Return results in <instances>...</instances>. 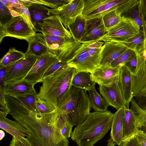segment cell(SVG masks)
<instances>
[{
    "instance_id": "obj_6",
    "label": "cell",
    "mask_w": 146,
    "mask_h": 146,
    "mask_svg": "<svg viewBox=\"0 0 146 146\" xmlns=\"http://www.w3.org/2000/svg\"><path fill=\"white\" fill-rule=\"evenodd\" d=\"M82 15L88 20L102 17L115 10L122 14L134 4L137 0H84Z\"/></svg>"
},
{
    "instance_id": "obj_49",
    "label": "cell",
    "mask_w": 146,
    "mask_h": 146,
    "mask_svg": "<svg viewBox=\"0 0 146 146\" xmlns=\"http://www.w3.org/2000/svg\"><path fill=\"white\" fill-rule=\"evenodd\" d=\"M135 136L141 146H146V136L137 132Z\"/></svg>"
},
{
    "instance_id": "obj_18",
    "label": "cell",
    "mask_w": 146,
    "mask_h": 146,
    "mask_svg": "<svg viewBox=\"0 0 146 146\" xmlns=\"http://www.w3.org/2000/svg\"><path fill=\"white\" fill-rule=\"evenodd\" d=\"M124 109L121 108L114 113L112 121L110 138L107 141V146H120L121 143L123 127Z\"/></svg>"
},
{
    "instance_id": "obj_11",
    "label": "cell",
    "mask_w": 146,
    "mask_h": 146,
    "mask_svg": "<svg viewBox=\"0 0 146 146\" xmlns=\"http://www.w3.org/2000/svg\"><path fill=\"white\" fill-rule=\"evenodd\" d=\"M36 57L34 65L24 79L34 85L42 82L43 77L48 69L60 60L56 55L50 52Z\"/></svg>"
},
{
    "instance_id": "obj_25",
    "label": "cell",
    "mask_w": 146,
    "mask_h": 146,
    "mask_svg": "<svg viewBox=\"0 0 146 146\" xmlns=\"http://www.w3.org/2000/svg\"><path fill=\"white\" fill-rule=\"evenodd\" d=\"M96 83L92 80L90 73L81 71L77 72L74 76L72 85L88 91L95 87Z\"/></svg>"
},
{
    "instance_id": "obj_28",
    "label": "cell",
    "mask_w": 146,
    "mask_h": 146,
    "mask_svg": "<svg viewBox=\"0 0 146 146\" xmlns=\"http://www.w3.org/2000/svg\"><path fill=\"white\" fill-rule=\"evenodd\" d=\"M88 92L92 107L93 109L96 111L103 112L107 111L109 105L97 92L95 88Z\"/></svg>"
},
{
    "instance_id": "obj_24",
    "label": "cell",
    "mask_w": 146,
    "mask_h": 146,
    "mask_svg": "<svg viewBox=\"0 0 146 146\" xmlns=\"http://www.w3.org/2000/svg\"><path fill=\"white\" fill-rule=\"evenodd\" d=\"M137 132L133 111L131 108L124 109L122 143L135 136Z\"/></svg>"
},
{
    "instance_id": "obj_41",
    "label": "cell",
    "mask_w": 146,
    "mask_h": 146,
    "mask_svg": "<svg viewBox=\"0 0 146 146\" xmlns=\"http://www.w3.org/2000/svg\"><path fill=\"white\" fill-rule=\"evenodd\" d=\"M142 108L146 106V87L133 98Z\"/></svg>"
},
{
    "instance_id": "obj_52",
    "label": "cell",
    "mask_w": 146,
    "mask_h": 146,
    "mask_svg": "<svg viewBox=\"0 0 146 146\" xmlns=\"http://www.w3.org/2000/svg\"><path fill=\"white\" fill-rule=\"evenodd\" d=\"M143 109L146 112V106Z\"/></svg>"
},
{
    "instance_id": "obj_39",
    "label": "cell",
    "mask_w": 146,
    "mask_h": 146,
    "mask_svg": "<svg viewBox=\"0 0 146 146\" xmlns=\"http://www.w3.org/2000/svg\"><path fill=\"white\" fill-rule=\"evenodd\" d=\"M139 0L127 10L121 14V17L130 18L134 21L140 17L139 7Z\"/></svg>"
},
{
    "instance_id": "obj_35",
    "label": "cell",
    "mask_w": 146,
    "mask_h": 146,
    "mask_svg": "<svg viewBox=\"0 0 146 146\" xmlns=\"http://www.w3.org/2000/svg\"><path fill=\"white\" fill-rule=\"evenodd\" d=\"M136 55L135 51L130 49L127 50L110 64L113 67L120 68Z\"/></svg>"
},
{
    "instance_id": "obj_36",
    "label": "cell",
    "mask_w": 146,
    "mask_h": 146,
    "mask_svg": "<svg viewBox=\"0 0 146 146\" xmlns=\"http://www.w3.org/2000/svg\"><path fill=\"white\" fill-rule=\"evenodd\" d=\"M14 17L9 8L0 1V28L5 27Z\"/></svg>"
},
{
    "instance_id": "obj_3",
    "label": "cell",
    "mask_w": 146,
    "mask_h": 146,
    "mask_svg": "<svg viewBox=\"0 0 146 146\" xmlns=\"http://www.w3.org/2000/svg\"><path fill=\"white\" fill-rule=\"evenodd\" d=\"M114 113L109 111L90 113L72 131V140L78 146H94L111 128Z\"/></svg>"
},
{
    "instance_id": "obj_33",
    "label": "cell",
    "mask_w": 146,
    "mask_h": 146,
    "mask_svg": "<svg viewBox=\"0 0 146 146\" xmlns=\"http://www.w3.org/2000/svg\"><path fill=\"white\" fill-rule=\"evenodd\" d=\"M144 41V34L142 30H140V33L138 35L117 42L123 44L128 48L138 51L142 46Z\"/></svg>"
},
{
    "instance_id": "obj_17",
    "label": "cell",
    "mask_w": 146,
    "mask_h": 146,
    "mask_svg": "<svg viewBox=\"0 0 146 146\" xmlns=\"http://www.w3.org/2000/svg\"><path fill=\"white\" fill-rule=\"evenodd\" d=\"M106 33L102 17L86 20L85 32L80 43L95 41Z\"/></svg>"
},
{
    "instance_id": "obj_46",
    "label": "cell",
    "mask_w": 146,
    "mask_h": 146,
    "mask_svg": "<svg viewBox=\"0 0 146 146\" xmlns=\"http://www.w3.org/2000/svg\"><path fill=\"white\" fill-rule=\"evenodd\" d=\"M119 146H141L135 135L121 143Z\"/></svg>"
},
{
    "instance_id": "obj_9",
    "label": "cell",
    "mask_w": 146,
    "mask_h": 146,
    "mask_svg": "<svg viewBox=\"0 0 146 146\" xmlns=\"http://www.w3.org/2000/svg\"><path fill=\"white\" fill-rule=\"evenodd\" d=\"M36 32L29 27L20 16L15 17L5 27L0 28V43L6 36L24 40L28 42L35 36Z\"/></svg>"
},
{
    "instance_id": "obj_27",
    "label": "cell",
    "mask_w": 146,
    "mask_h": 146,
    "mask_svg": "<svg viewBox=\"0 0 146 146\" xmlns=\"http://www.w3.org/2000/svg\"><path fill=\"white\" fill-rule=\"evenodd\" d=\"M86 22V20L81 14L78 15L75 21L69 25L68 29L72 36L77 42L80 43L85 32Z\"/></svg>"
},
{
    "instance_id": "obj_16",
    "label": "cell",
    "mask_w": 146,
    "mask_h": 146,
    "mask_svg": "<svg viewBox=\"0 0 146 146\" xmlns=\"http://www.w3.org/2000/svg\"><path fill=\"white\" fill-rule=\"evenodd\" d=\"M134 51L137 58V65L134 74L131 75L133 98L146 87V59L137 50Z\"/></svg>"
},
{
    "instance_id": "obj_32",
    "label": "cell",
    "mask_w": 146,
    "mask_h": 146,
    "mask_svg": "<svg viewBox=\"0 0 146 146\" xmlns=\"http://www.w3.org/2000/svg\"><path fill=\"white\" fill-rule=\"evenodd\" d=\"M57 124L61 133L63 135L68 139L71 137L73 126L67 115L58 113Z\"/></svg>"
},
{
    "instance_id": "obj_26",
    "label": "cell",
    "mask_w": 146,
    "mask_h": 146,
    "mask_svg": "<svg viewBox=\"0 0 146 146\" xmlns=\"http://www.w3.org/2000/svg\"><path fill=\"white\" fill-rule=\"evenodd\" d=\"M131 109L135 118L137 132L146 136V112L133 98L131 101Z\"/></svg>"
},
{
    "instance_id": "obj_29",
    "label": "cell",
    "mask_w": 146,
    "mask_h": 146,
    "mask_svg": "<svg viewBox=\"0 0 146 146\" xmlns=\"http://www.w3.org/2000/svg\"><path fill=\"white\" fill-rule=\"evenodd\" d=\"M25 53L16 50L15 48L9 49L8 52L0 61V67H7L25 57Z\"/></svg>"
},
{
    "instance_id": "obj_7",
    "label": "cell",
    "mask_w": 146,
    "mask_h": 146,
    "mask_svg": "<svg viewBox=\"0 0 146 146\" xmlns=\"http://www.w3.org/2000/svg\"><path fill=\"white\" fill-rule=\"evenodd\" d=\"M36 37L55 55L72 56L80 46L81 43L76 42L71 38L44 35L36 33Z\"/></svg>"
},
{
    "instance_id": "obj_14",
    "label": "cell",
    "mask_w": 146,
    "mask_h": 146,
    "mask_svg": "<svg viewBox=\"0 0 146 146\" xmlns=\"http://www.w3.org/2000/svg\"><path fill=\"white\" fill-rule=\"evenodd\" d=\"M120 68L108 64L101 65L90 73L91 78L99 85H110L119 78Z\"/></svg>"
},
{
    "instance_id": "obj_8",
    "label": "cell",
    "mask_w": 146,
    "mask_h": 146,
    "mask_svg": "<svg viewBox=\"0 0 146 146\" xmlns=\"http://www.w3.org/2000/svg\"><path fill=\"white\" fill-rule=\"evenodd\" d=\"M140 27L133 20L121 17L119 23L110 29L104 35L95 41L118 42L138 35L140 33Z\"/></svg>"
},
{
    "instance_id": "obj_50",
    "label": "cell",
    "mask_w": 146,
    "mask_h": 146,
    "mask_svg": "<svg viewBox=\"0 0 146 146\" xmlns=\"http://www.w3.org/2000/svg\"><path fill=\"white\" fill-rule=\"evenodd\" d=\"M139 7L146 19V0H139Z\"/></svg>"
},
{
    "instance_id": "obj_22",
    "label": "cell",
    "mask_w": 146,
    "mask_h": 146,
    "mask_svg": "<svg viewBox=\"0 0 146 146\" xmlns=\"http://www.w3.org/2000/svg\"><path fill=\"white\" fill-rule=\"evenodd\" d=\"M119 84L124 101L127 108L133 98L132 92L131 74L123 66L120 68L119 77Z\"/></svg>"
},
{
    "instance_id": "obj_4",
    "label": "cell",
    "mask_w": 146,
    "mask_h": 146,
    "mask_svg": "<svg viewBox=\"0 0 146 146\" xmlns=\"http://www.w3.org/2000/svg\"><path fill=\"white\" fill-rule=\"evenodd\" d=\"M91 108L86 91L72 86L69 99L56 110L59 114L67 115L73 126H77L85 120Z\"/></svg>"
},
{
    "instance_id": "obj_40",
    "label": "cell",
    "mask_w": 146,
    "mask_h": 146,
    "mask_svg": "<svg viewBox=\"0 0 146 146\" xmlns=\"http://www.w3.org/2000/svg\"><path fill=\"white\" fill-rule=\"evenodd\" d=\"M0 113L5 117L9 114L10 109L5 97L4 89L0 86Z\"/></svg>"
},
{
    "instance_id": "obj_15",
    "label": "cell",
    "mask_w": 146,
    "mask_h": 146,
    "mask_svg": "<svg viewBox=\"0 0 146 146\" xmlns=\"http://www.w3.org/2000/svg\"><path fill=\"white\" fill-rule=\"evenodd\" d=\"M39 25L44 35L71 38V33L63 25L60 19L53 15L43 20Z\"/></svg>"
},
{
    "instance_id": "obj_30",
    "label": "cell",
    "mask_w": 146,
    "mask_h": 146,
    "mask_svg": "<svg viewBox=\"0 0 146 146\" xmlns=\"http://www.w3.org/2000/svg\"><path fill=\"white\" fill-rule=\"evenodd\" d=\"M28 42V46L25 54L37 57L49 52L48 48L39 41L36 36Z\"/></svg>"
},
{
    "instance_id": "obj_37",
    "label": "cell",
    "mask_w": 146,
    "mask_h": 146,
    "mask_svg": "<svg viewBox=\"0 0 146 146\" xmlns=\"http://www.w3.org/2000/svg\"><path fill=\"white\" fill-rule=\"evenodd\" d=\"M10 9L18 13L27 23L29 27L35 31V27L31 22L30 13L27 7L24 5L21 8H12Z\"/></svg>"
},
{
    "instance_id": "obj_21",
    "label": "cell",
    "mask_w": 146,
    "mask_h": 146,
    "mask_svg": "<svg viewBox=\"0 0 146 146\" xmlns=\"http://www.w3.org/2000/svg\"><path fill=\"white\" fill-rule=\"evenodd\" d=\"M27 7L30 13L31 22L36 32H41L39 24L43 19L54 15L50 9L46 6L40 4L32 3L25 5Z\"/></svg>"
},
{
    "instance_id": "obj_20",
    "label": "cell",
    "mask_w": 146,
    "mask_h": 146,
    "mask_svg": "<svg viewBox=\"0 0 146 146\" xmlns=\"http://www.w3.org/2000/svg\"><path fill=\"white\" fill-rule=\"evenodd\" d=\"M0 128L17 139L30 136L29 131L18 121L9 119L1 113Z\"/></svg>"
},
{
    "instance_id": "obj_31",
    "label": "cell",
    "mask_w": 146,
    "mask_h": 146,
    "mask_svg": "<svg viewBox=\"0 0 146 146\" xmlns=\"http://www.w3.org/2000/svg\"><path fill=\"white\" fill-rule=\"evenodd\" d=\"M38 94L36 92L32 93L17 96L14 98L29 110L39 114L36 105Z\"/></svg>"
},
{
    "instance_id": "obj_47",
    "label": "cell",
    "mask_w": 146,
    "mask_h": 146,
    "mask_svg": "<svg viewBox=\"0 0 146 146\" xmlns=\"http://www.w3.org/2000/svg\"><path fill=\"white\" fill-rule=\"evenodd\" d=\"M8 66L0 67V86L4 88Z\"/></svg>"
},
{
    "instance_id": "obj_51",
    "label": "cell",
    "mask_w": 146,
    "mask_h": 146,
    "mask_svg": "<svg viewBox=\"0 0 146 146\" xmlns=\"http://www.w3.org/2000/svg\"><path fill=\"white\" fill-rule=\"evenodd\" d=\"M5 136V133L2 130H0V140H1Z\"/></svg>"
},
{
    "instance_id": "obj_12",
    "label": "cell",
    "mask_w": 146,
    "mask_h": 146,
    "mask_svg": "<svg viewBox=\"0 0 146 146\" xmlns=\"http://www.w3.org/2000/svg\"><path fill=\"white\" fill-rule=\"evenodd\" d=\"M84 7V0H71L68 3L55 9H50V10L60 19L67 29L77 17L82 14Z\"/></svg>"
},
{
    "instance_id": "obj_10",
    "label": "cell",
    "mask_w": 146,
    "mask_h": 146,
    "mask_svg": "<svg viewBox=\"0 0 146 146\" xmlns=\"http://www.w3.org/2000/svg\"><path fill=\"white\" fill-rule=\"evenodd\" d=\"M25 54V57L8 66L4 86L24 80L31 69L36 57L31 54Z\"/></svg>"
},
{
    "instance_id": "obj_23",
    "label": "cell",
    "mask_w": 146,
    "mask_h": 146,
    "mask_svg": "<svg viewBox=\"0 0 146 146\" xmlns=\"http://www.w3.org/2000/svg\"><path fill=\"white\" fill-rule=\"evenodd\" d=\"M34 85L31 82L23 80L5 86L3 88L4 93L5 95L14 98L32 93L36 92Z\"/></svg>"
},
{
    "instance_id": "obj_13",
    "label": "cell",
    "mask_w": 146,
    "mask_h": 146,
    "mask_svg": "<svg viewBox=\"0 0 146 146\" xmlns=\"http://www.w3.org/2000/svg\"><path fill=\"white\" fill-rule=\"evenodd\" d=\"M100 93L109 105L117 110L127 108L119 84V78L108 85H99Z\"/></svg>"
},
{
    "instance_id": "obj_19",
    "label": "cell",
    "mask_w": 146,
    "mask_h": 146,
    "mask_svg": "<svg viewBox=\"0 0 146 146\" xmlns=\"http://www.w3.org/2000/svg\"><path fill=\"white\" fill-rule=\"evenodd\" d=\"M104 45L100 65L106 64L110 65L128 48L123 44L114 41L105 42Z\"/></svg>"
},
{
    "instance_id": "obj_2",
    "label": "cell",
    "mask_w": 146,
    "mask_h": 146,
    "mask_svg": "<svg viewBox=\"0 0 146 146\" xmlns=\"http://www.w3.org/2000/svg\"><path fill=\"white\" fill-rule=\"evenodd\" d=\"M77 72L75 68L67 64L44 78L38 98L46 101L57 110L69 99L72 80Z\"/></svg>"
},
{
    "instance_id": "obj_45",
    "label": "cell",
    "mask_w": 146,
    "mask_h": 146,
    "mask_svg": "<svg viewBox=\"0 0 146 146\" xmlns=\"http://www.w3.org/2000/svg\"><path fill=\"white\" fill-rule=\"evenodd\" d=\"M137 65L136 55L127 63L124 66L130 72L131 75L134 74Z\"/></svg>"
},
{
    "instance_id": "obj_44",
    "label": "cell",
    "mask_w": 146,
    "mask_h": 146,
    "mask_svg": "<svg viewBox=\"0 0 146 146\" xmlns=\"http://www.w3.org/2000/svg\"><path fill=\"white\" fill-rule=\"evenodd\" d=\"M0 1L10 9L21 8L24 6L21 0H0Z\"/></svg>"
},
{
    "instance_id": "obj_38",
    "label": "cell",
    "mask_w": 146,
    "mask_h": 146,
    "mask_svg": "<svg viewBox=\"0 0 146 146\" xmlns=\"http://www.w3.org/2000/svg\"><path fill=\"white\" fill-rule=\"evenodd\" d=\"M36 105L39 113H46L56 111V109L46 101L38 98Z\"/></svg>"
},
{
    "instance_id": "obj_43",
    "label": "cell",
    "mask_w": 146,
    "mask_h": 146,
    "mask_svg": "<svg viewBox=\"0 0 146 146\" xmlns=\"http://www.w3.org/2000/svg\"><path fill=\"white\" fill-rule=\"evenodd\" d=\"M9 146H33L27 137L17 139L13 137Z\"/></svg>"
},
{
    "instance_id": "obj_48",
    "label": "cell",
    "mask_w": 146,
    "mask_h": 146,
    "mask_svg": "<svg viewBox=\"0 0 146 146\" xmlns=\"http://www.w3.org/2000/svg\"><path fill=\"white\" fill-rule=\"evenodd\" d=\"M46 1L51 4H52L57 8L69 3L71 0H46Z\"/></svg>"
},
{
    "instance_id": "obj_1",
    "label": "cell",
    "mask_w": 146,
    "mask_h": 146,
    "mask_svg": "<svg viewBox=\"0 0 146 146\" xmlns=\"http://www.w3.org/2000/svg\"><path fill=\"white\" fill-rule=\"evenodd\" d=\"M9 114L29 132L27 137L33 146H68V139L61 133L57 124L56 110L36 113L27 108L15 98L5 95Z\"/></svg>"
},
{
    "instance_id": "obj_34",
    "label": "cell",
    "mask_w": 146,
    "mask_h": 146,
    "mask_svg": "<svg viewBox=\"0 0 146 146\" xmlns=\"http://www.w3.org/2000/svg\"><path fill=\"white\" fill-rule=\"evenodd\" d=\"M121 13L115 10L106 14L102 17L103 20L106 31L117 24L120 21Z\"/></svg>"
},
{
    "instance_id": "obj_5",
    "label": "cell",
    "mask_w": 146,
    "mask_h": 146,
    "mask_svg": "<svg viewBox=\"0 0 146 146\" xmlns=\"http://www.w3.org/2000/svg\"><path fill=\"white\" fill-rule=\"evenodd\" d=\"M104 44L102 41L81 43L67 64L75 68L77 72L92 73L100 65Z\"/></svg>"
},
{
    "instance_id": "obj_42",
    "label": "cell",
    "mask_w": 146,
    "mask_h": 146,
    "mask_svg": "<svg viewBox=\"0 0 146 146\" xmlns=\"http://www.w3.org/2000/svg\"><path fill=\"white\" fill-rule=\"evenodd\" d=\"M67 64L66 63L60 60L59 62L52 65L46 72L43 77L42 80L47 77L53 75L60 68Z\"/></svg>"
}]
</instances>
